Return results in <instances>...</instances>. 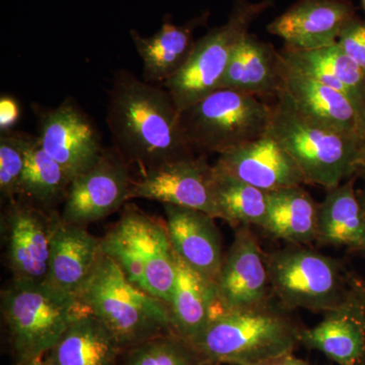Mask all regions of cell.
<instances>
[{
  "label": "cell",
  "instance_id": "17",
  "mask_svg": "<svg viewBox=\"0 0 365 365\" xmlns=\"http://www.w3.org/2000/svg\"><path fill=\"white\" fill-rule=\"evenodd\" d=\"M165 225L175 254L192 270L216 285L223 256L215 218L197 209L163 204Z\"/></svg>",
  "mask_w": 365,
  "mask_h": 365
},
{
  "label": "cell",
  "instance_id": "22",
  "mask_svg": "<svg viewBox=\"0 0 365 365\" xmlns=\"http://www.w3.org/2000/svg\"><path fill=\"white\" fill-rule=\"evenodd\" d=\"M284 91L302 116L357 136L356 108L344 93L292 68L288 69Z\"/></svg>",
  "mask_w": 365,
  "mask_h": 365
},
{
  "label": "cell",
  "instance_id": "26",
  "mask_svg": "<svg viewBox=\"0 0 365 365\" xmlns=\"http://www.w3.org/2000/svg\"><path fill=\"white\" fill-rule=\"evenodd\" d=\"M319 204L300 186L268 192L263 230L289 245L311 244L318 235Z\"/></svg>",
  "mask_w": 365,
  "mask_h": 365
},
{
  "label": "cell",
  "instance_id": "25",
  "mask_svg": "<svg viewBox=\"0 0 365 365\" xmlns=\"http://www.w3.org/2000/svg\"><path fill=\"white\" fill-rule=\"evenodd\" d=\"M281 55L292 71L344 93L356 108L365 91V72L338 43L307 51L285 47Z\"/></svg>",
  "mask_w": 365,
  "mask_h": 365
},
{
  "label": "cell",
  "instance_id": "1",
  "mask_svg": "<svg viewBox=\"0 0 365 365\" xmlns=\"http://www.w3.org/2000/svg\"><path fill=\"white\" fill-rule=\"evenodd\" d=\"M106 122L115 150L129 165H138L141 174L195 157L182 130L181 113L167 88L139 79L130 71L115 73Z\"/></svg>",
  "mask_w": 365,
  "mask_h": 365
},
{
  "label": "cell",
  "instance_id": "5",
  "mask_svg": "<svg viewBox=\"0 0 365 365\" xmlns=\"http://www.w3.org/2000/svg\"><path fill=\"white\" fill-rule=\"evenodd\" d=\"M103 252L136 287L169 304L177 276L176 254L167 225L133 204L101 239Z\"/></svg>",
  "mask_w": 365,
  "mask_h": 365
},
{
  "label": "cell",
  "instance_id": "40",
  "mask_svg": "<svg viewBox=\"0 0 365 365\" xmlns=\"http://www.w3.org/2000/svg\"><path fill=\"white\" fill-rule=\"evenodd\" d=\"M362 9H364L365 13V0H361Z\"/></svg>",
  "mask_w": 365,
  "mask_h": 365
},
{
  "label": "cell",
  "instance_id": "30",
  "mask_svg": "<svg viewBox=\"0 0 365 365\" xmlns=\"http://www.w3.org/2000/svg\"><path fill=\"white\" fill-rule=\"evenodd\" d=\"M125 365H211L196 347L169 333L127 350Z\"/></svg>",
  "mask_w": 365,
  "mask_h": 365
},
{
  "label": "cell",
  "instance_id": "36",
  "mask_svg": "<svg viewBox=\"0 0 365 365\" xmlns=\"http://www.w3.org/2000/svg\"><path fill=\"white\" fill-rule=\"evenodd\" d=\"M256 365H309L307 362L304 361V360L297 359L292 355V353L290 354L283 355V356L277 357V359H274L271 360H268V361L262 362L260 364Z\"/></svg>",
  "mask_w": 365,
  "mask_h": 365
},
{
  "label": "cell",
  "instance_id": "24",
  "mask_svg": "<svg viewBox=\"0 0 365 365\" xmlns=\"http://www.w3.org/2000/svg\"><path fill=\"white\" fill-rule=\"evenodd\" d=\"M317 242L365 251V216L354 177L328 190L319 204Z\"/></svg>",
  "mask_w": 365,
  "mask_h": 365
},
{
  "label": "cell",
  "instance_id": "10",
  "mask_svg": "<svg viewBox=\"0 0 365 365\" xmlns=\"http://www.w3.org/2000/svg\"><path fill=\"white\" fill-rule=\"evenodd\" d=\"M61 220L24 197L6 204L1 215L7 266L14 279L44 281L53 235Z\"/></svg>",
  "mask_w": 365,
  "mask_h": 365
},
{
  "label": "cell",
  "instance_id": "15",
  "mask_svg": "<svg viewBox=\"0 0 365 365\" xmlns=\"http://www.w3.org/2000/svg\"><path fill=\"white\" fill-rule=\"evenodd\" d=\"M357 18L349 0H297L267 26L285 47L316 50L337 43L346 26Z\"/></svg>",
  "mask_w": 365,
  "mask_h": 365
},
{
  "label": "cell",
  "instance_id": "34",
  "mask_svg": "<svg viewBox=\"0 0 365 365\" xmlns=\"http://www.w3.org/2000/svg\"><path fill=\"white\" fill-rule=\"evenodd\" d=\"M20 117V107L14 98L2 96L0 100V129L2 132L11 130Z\"/></svg>",
  "mask_w": 365,
  "mask_h": 365
},
{
  "label": "cell",
  "instance_id": "27",
  "mask_svg": "<svg viewBox=\"0 0 365 365\" xmlns=\"http://www.w3.org/2000/svg\"><path fill=\"white\" fill-rule=\"evenodd\" d=\"M299 343L338 365H354L364 351V336L356 319L342 306L326 314L313 328L300 329Z\"/></svg>",
  "mask_w": 365,
  "mask_h": 365
},
{
  "label": "cell",
  "instance_id": "29",
  "mask_svg": "<svg viewBox=\"0 0 365 365\" xmlns=\"http://www.w3.org/2000/svg\"><path fill=\"white\" fill-rule=\"evenodd\" d=\"M215 173L216 202L220 220L230 225L263 228L267 220L268 192Z\"/></svg>",
  "mask_w": 365,
  "mask_h": 365
},
{
  "label": "cell",
  "instance_id": "35",
  "mask_svg": "<svg viewBox=\"0 0 365 365\" xmlns=\"http://www.w3.org/2000/svg\"><path fill=\"white\" fill-rule=\"evenodd\" d=\"M357 136L365 148V91L356 106Z\"/></svg>",
  "mask_w": 365,
  "mask_h": 365
},
{
  "label": "cell",
  "instance_id": "28",
  "mask_svg": "<svg viewBox=\"0 0 365 365\" xmlns=\"http://www.w3.org/2000/svg\"><path fill=\"white\" fill-rule=\"evenodd\" d=\"M71 179L66 170L40 145L37 136L26 151L21 195L47 210L66 202Z\"/></svg>",
  "mask_w": 365,
  "mask_h": 365
},
{
  "label": "cell",
  "instance_id": "18",
  "mask_svg": "<svg viewBox=\"0 0 365 365\" xmlns=\"http://www.w3.org/2000/svg\"><path fill=\"white\" fill-rule=\"evenodd\" d=\"M210 11H205L182 25H176L172 16L165 14L160 30L150 37H143L132 29V42L143 60V81L163 86L174 78L193 53L197 41L194 39L195 31L207 26Z\"/></svg>",
  "mask_w": 365,
  "mask_h": 365
},
{
  "label": "cell",
  "instance_id": "14",
  "mask_svg": "<svg viewBox=\"0 0 365 365\" xmlns=\"http://www.w3.org/2000/svg\"><path fill=\"white\" fill-rule=\"evenodd\" d=\"M38 113L37 139L71 181L91 169L104 148L97 127L71 98Z\"/></svg>",
  "mask_w": 365,
  "mask_h": 365
},
{
  "label": "cell",
  "instance_id": "32",
  "mask_svg": "<svg viewBox=\"0 0 365 365\" xmlns=\"http://www.w3.org/2000/svg\"><path fill=\"white\" fill-rule=\"evenodd\" d=\"M341 49L365 72V20L355 18L337 41Z\"/></svg>",
  "mask_w": 365,
  "mask_h": 365
},
{
  "label": "cell",
  "instance_id": "2",
  "mask_svg": "<svg viewBox=\"0 0 365 365\" xmlns=\"http://www.w3.org/2000/svg\"><path fill=\"white\" fill-rule=\"evenodd\" d=\"M267 135L294 158L307 184L330 190L361 170L365 148L359 137L302 116L285 91L273 106Z\"/></svg>",
  "mask_w": 365,
  "mask_h": 365
},
{
  "label": "cell",
  "instance_id": "4",
  "mask_svg": "<svg viewBox=\"0 0 365 365\" xmlns=\"http://www.w3.org/2000/svg\"><path fill=\"white\" fill-rule=\"evenodd\" d=\"M299 332L281 307L270 302L216 312L194 347L212 364L256 365L292 353Z\"/></svg>",
  "mask_w": 365,
  "mask_h": 365
},
{
  "label": "cell",
  "instance_id": "11",
  "mask_svg": "<svg viewBox=\"0 0 365 365\" xmlns=\"http://www.w3.org/2000/svg\"><path fill=\"white\" fill-rule=\"evenodd\" d=\"M133 180L128 163L117 150L104 148L91 169L72 180L62 220L86 227L104 220L128 202Z\"/></svg>",
  "mask_w": 365,
  "mask_h": 365
},
{
  "label": "cell",
  "instance_id": "21",
  "mask_svg": "<svg viewBox=\"0 0 365 365\" xmlns=\"http://www.w3.org/2000/svg\"><path fill=\"white\" fill-rule=\"evenodd\" d=\"M123 351L111 331L81 306L46 359L53 365H118Z\"/></svg>",
  "mask_w": 365,
  "mask_h": 365
},
{
  "label": "cell",
  "instance_id": "13",
  "mask_svg": "<svg viewBox=\"0 0 365 365\" xmlns=\"http://www.w3.org/2000/svg\"><path fill=\"white\" fill-rule=\"evenodd\" d=\"M215 292L212 314L255 309L272 302L265 253L249 225H239L235 230Z\"/></svg>",
  "mask_w": 365,
  "mask_h": 365
},
{
  "label": "cell",
  "instance_id": "33",
  "mask_svg": "<svg viewBox=\"0 0 365 365\" xmlns=\"http://www.w3.org/2000/svg\"><path fill=\"white\" fill-rule=\"evenodd\" d=\"M346 311L359 324L364 336V347L361 356L354 365H365V281L350 276L347 297L343 304Z\"/></svg>",
  "mask_w": 365,
  "mask_h": 365
},
{
  "label": "cell",
  "instance_id": "23",
  "mask_svg": "<svg viewBox=\"0 0 365 365\" xmlns=\"http://www.w3.org/2000/svg\"><path fill=\"white\" fill-rule=\"evenodd\" d=\"M177 276L169 306L172 333L195 345L207 328L216 300L215 285L176 255Z\"/></svg>",
  "mask_w": 365,
  "mask_h": 365
},
{
  "label": "cell",
  "instance_id": "16",
  "mask_svg": "<svg viewBox=\"0 0 365 365\" xmlns=\"http://www.w3.org/2000/svg\"><path fill=\"white\" fill-rule=\"evenodd\" d=\"M213 165L218 174L265 192L304 184L294 158L267 134L220 153Z\"/></svg>",
  "mask_w": 365,
  "mask_h": 365
},
{
  "label": "cell",
  "instance_id": "6",
  "mask_svg": "<svg viewBox=\"0 0 365 365\" xmlns=\"http://www.w3.org/2000/svg\"><path fill=\"white\" fill-rule=\"evenodd\" d=\"M81 309L78 299L46 281L14 279L1 292V312L19 364L42 359Z\"/></svg>",
  "mask_w": 365,
  "mask_h": 365
},
{
  "label": "cell",
  "instance_id": "19",
  "mask_svg": "<svg viewBox=\"0 0 365 365\" xmlns=\"http://www.w3.org/2000/svg\"><path fill=\"white\" fill-rule=\"evenodd\" d=\"M288 69L281 52L249 33L237 46L220 88L277 98L285 90Z\"/></svg>",
  "mask_w": 365,
  "mask_h": 365
},
{
  "label": "cell",
  "instance_id": "12",
  "mask_svg": "<svg viewBox=\"0 0 365 365\" xmlns=\"http://www.w3.org/2000/svg\"><path fill=\"white\" fill-rule=\"evenodd\" d=\"M128 198L197 209L220 220L215 165L205 155L182 158L143 173L132 182Z\"/></svg>",
  "mask_w": 365,
  "mask_h": 365
},
{
  "label": "cell",
  "instance_id": "31",
  "mask_svg": "<svg viewBox=\"0 0 365 365\" xmlns=\"http://www.w3.org/2000/svg\"><path fill=\"white\" fill-rule=\"evenodd\" d=\"M34 136L18 131L2 132L0 137V195L6 204L21 195L26 155Z\"/></svg>",
  "mask_w": 365,
  "mask_h": 365
},
{
  "label": "cell",
  "instance_id": "20",
  "mask_svg": "<svg viewBox=\"0 0 365 365\" xmlns=\"http://www.w3.org/2000/svg\"><path fill=\"white\" fill-rule=\"evenodd\" d=\"M102 254L101 240L86 227L69 225L61 218L53 235L45 281L76 297Z\"/></svg>",
  "mask_w": 365,
  "mask_h": 365
},
{
  "label": "cell",
  "instance_id": "8",
  "mask_svg": "<svg viewBox=\"0 0 365 365\" xmlns=\"http://www.w3.org/2000/svg\"><path fill=\"white\" fill-rule=\"evenodd\" d=\"M273 6L274 0H234L227 23L196 41L188 62L163 86L180 113L220 88L230 60L252 24Z\"/></svg>",
  "mask_w": 365,
  "mask_h": 365
},
{
  "label": "cell",
  "instance_id": "37",
  "mask_svg": "<svg viewBox=\"0 0 365 365\" xmlns=\"http://www.w3.org/2000/svg\"><path fill=\"white\" fill-rule=\"evenodd\" d=\"M19 365H53L51 362L48 359H38L31 360V361L23 362V364H19Z\"/></svg>",
  "mask_w": 365,
  "mask_h": 365
},
{
  "label": "cell",
  "instance_id": "39",
  "mask_svg": "<svg viewBox=\"0 0 365 365\" xmlns=\"http://www.w3.org/2000/svg\"><path fill=\"white\" fill-rule=\"evenodd\" d=\"M360 173H364V177H365V151H364V162H362L361 170H360Z\"/></svg>",
  "mask_w": 365,
  "mask_h": 365
},
{
  "label": "cell",
  "instance_id": "9",
  "mask_svg": "<svg viewBox=\"0 0 365 365\" xmlns=\"http://www.w3.org/2000/svg\"><path fill=\"white\" fill-rule=\"evenodd\" d=\"M273 107L232 88H218L181 113L194 150L220 155L267 134Z\"/></svg>",
  "mask_w": 365,
  "mask_h": 365
},
{
  "label": "cell",
  "instance_id": "38",
  "mask_svg": "<svg viewBox=\"0 0 365 365\" xmlns=\"http://www.w3.org/2000/svg\"><path fill=\"white\" fill-rule=\"evenodd\" d=\"M357 194H359L360 203H361L362 209H364L365 216V187L364 189L357 191Z\"/></svg>",
  "mask_w": 365,
  "mask_h": 365
},
{
  "label": "cell",
  "instance_id": "3",
  "mask_svg": "<svg viewBox=\"0 0 365 365\" xmlns=\"http://www.w3.org/2000/svg\"><path fill=\"white\" fill-rule=\"evenodd\" d=\"M76 299L111 331L125 351L172 333L168 304L133 284L104 252Z\"/></svg>",
  "mask_w": 365,
  "mask_h": 365
},
{
  "label": "cell",
  "instance_id": "7",
  "mask_svg": "<svg viewBox=\"0 0 365 365\" xmlns=\"http://www.w3.org/2000/svg\"><path fill=\"white\" fill-rule=\"evenodd\" d=\"M272 297L283 309L331 313L345 302L350 276L339 262L302 245L265 254Z\"/></svg>",
  "mask_w": 365,
  "mask_h": 365
}]
</instances>
